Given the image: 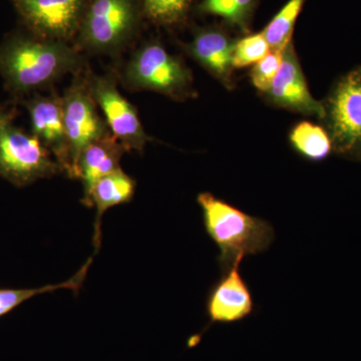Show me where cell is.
Returning a JSON list of instances; mask_svg holds the SVG:
<instances>
[{
	"mask_svg": "<svg viewBox=\"0 0 361 361\" xmlns=\"http://www.w3.org/2000/svg\"><path fill=\"white\" fill-rule=\"evenodd\" d=\"M306 0H289L268 23L262 33L271 51H283L291 44L292 35L299 13Z\"/></svg>",
	"mask_w": 361,
	"mask_h": 361,
	"instance_id": "obj_18",
	"label": "cell"
},
{
	"mask_svg": "<svg viewBox=\"0 0 361 361\" xmlns=\"http://www.w3.org/2000/svg\"><path fill=\"white\" fill-rule=\"evenodd\" d=\"M82 65V56L63 40L14 39L0 49V73L16 92L51 85Z\"/></svg>",
	"mask_w": 361,
	"mask_h": 361,
	"instance_id": "obj_2",
	"label": "cell"
},
{
	"mask_svg": "<svg viewBox=\"0 0 361 361\" xmlns=\"http://www.w3.org/2000/svg\"><path fill=\"white\" fill-rule=\"evenodd\" d=\"M235 42L218 28H206L195 35L193 42L186 49L223 84L231 87Z\"/></svg>",
	"mask_w": 361,
	"mask_h": 361,
	"instance_id": "obj_13",
	"label": "cell"
},
{
	"mask_svg": "<svg viewBox=\"0 0 361 361\" xmlns=\"http://www.w3.org/2000/svg\"><path fill=\"white\" fill-rule=\"evenodd\" d=\"M240 261L223 272L211 287L206 299V313L210 324H232L249 317L255 310V301L240 272Z\"/></svg>",
	"mask_w": 361,
	"mask_h": 361,
	"instance_id": "obj_10",
	"label": "cell"
},
{
	"mask_svg": "<svg viewBox=\"0 0 361 361\" xmlns=\"http://www.w3.org/2000/svg\"><path fill=\"white\" fill-rule=\"evenodd\" d=\"M137 23L134 0H92L78 30L87 51L113 54L127 44Z\"/></svg>",
	"mask_w": 361,
	"mask_h": 361,
	"instance_id": "obj_4",
	"label": "cell"
},
{
	"mask_svg": "<svg viewBox=\"0 0 361 361\" xmlns=\"http://www.w3.org/2000/svg\"><path fill=\"white\" fill-rule=\"evenodd\" d=\"M282 58L283 51H270L264 58L255 63L250 77L256 89L268 92L281 66Z\"/></svg>",
	"mask_w": 361,
	"mask_h": 361,
	"instance_id": "obj_22",
	"label": "cell"
},
{
	"mask_svg": "<svg viewBox=\"0 0 361 361\" xmlns=\"http://www.w3.org/2000/svg\"><path fill=\"white\" fill-rule=\"evenodd\" d=\"M87 80H77L61 97L63 123L70 147L71 179L78 178V164L82 151L92 142L110 133L108 123L99 116Z\"/></svg>",
	"mask_w": 361,
	"mask_h": 361,
	"instance_id": "obj_6",
	"label": "cell"
},
{
	"mask_svg": "<svg viewBox=\"0 0 361 361\" xmlns=\"http://www.w3.org/2000/svg\"><path fill=\"white\" fill-rule=\"evenodd\" d=\"M33 135L56 158L63 172L71 173L70 147L63 123L61 97H37L27 103Z\"/></svg>",
	"mask_w": 361,
	"mask_h": 361,
	"instance_id": "obj_12",
	"label": "cell"
},
{
	"mask_svg": "<svg viewBox=\"0 0 361 361\" xmlns=\"http://www.w3.org/2000/svg\"><path fill=\"white\" fill-rule=\"evenodd\" d=\"M87 82L94 103L103 111L111 134L128 151L142 152L151 137L145 132L137 109L118 92L115 80L92 75Z\"/></svg>",
	"mask_w": 361,
	"mask_h": 361,
	"instance_id": "obj_7",
	"label": "cell"
},
{
	"mask_svg": "<svg viewBox=\"0 0 361 361\" xmlns=\"http://www.w3.org/2000/svg\"><path fill=\"white\" fill-rule=\"evenodd\" d=\"M290 142L298 153L311 161L323 160L332 149V140L327 133L308 122L300 123L292 130Z\"/></svg>",
	"mask_w": 361,
	"mask_h": 361,
	"instance_id": "obj_17",
	"label": "cell"
},
{
	"mask_svg": "<svg viewBox=\"0 0 361 361\" xmlns=\"http://www.w3.org/2000/svg\"><path fill=\"white\" fill-rule=\"evenodd\" d=\"M197 202L207 234L219 250L217 261L223 272L247 256L267 251L274 241V228L267 220L244 212L208 192L199 194Z\"/></svg>",
	"mask_w": 361,
	"mask_h": 361,
	"instance_id": "obj_1",
	"label": "cell"
},
{
	"mask_svg": "<svg viewBox=\"0 0 361 361\" xmlns=\"http://www.w3.org/2000/svg\"><path fill=\"white\" fill-rule=\"evenodd\" d=\"M256 4L257 0H203L200 9L203 13L220 16L246 32Z\"/></svg>",
	"mask_w": 361,
	"mask_h": 361,
	"instance_id": "obj_19",
	"label": "cell"
},
{
	"mask_svg": "<svg viewBox=\"0 0 361 361\" xmlns=\"http://www.w3.org/2000/svg\"><path fill=\"white\" fill-rule=\"evenodd\" d=\"M92 261V258H90L75 276L71 277L68 281L61 282V283L45 285L39 288L0 289V317L11 312L14 308L18 307L28 299L39 295V294L51 293V292L59 290V289H71L78 293L84 283Z\"/></svg>",
	"mask_w": 361,
	"mask_h": 361,
	"instance_id": "obj_16",
	"label": "cell"
},
{
	"mask_svg": "<svg viewBox=\"0 0 361 361\" xmlns=\"http://www.w3.org/2000/svg\"><path fill=\"white\" fill-rule=\"evenodd\" d=\"M271 51L262 32L236 40L233 51V66L245 68L258 63Z\"/></svg>",
	"mask_w": 361,
	"mask_h": 361,
	"instance_id": "obj_21",
	"label": "cell"
},
{
	"mask_svg": "<svg viewBox=\"0 0 361 361\" xmlns=\"http://www.w3.org/2000/svg\"><path fill=\"white\" fill-rule=\"evenodd\" d=\"M332 145L339 153L361 146V73H348L337 85L329 104Z\"/></svg>",
	"mask_w": 361,
	"mask_h": 361,
	"instance_id": "obj_9",
	"label": "cell"
},
{
	"mask_svg": "<svg viewBox=\"0 0 361 361\" xmlns=\"http://www.w3.org/2000/svg\"><path fill=\"white\" fill-rule=\"evenodd\" d=\"M128 149L109 133L82 151L78 164V179L84 185L82 203L87 200L97 180L121 169V159Z\"/></svg>",
	"mask_w": 361,
	"mask_h": 361,
	"instance_id": "obj_14",
	"label": "cell"
},
{
	"mask_svg": "<svg viewBox=\"0 0 361 361\" xmlns=\"http://www.w3.org/2000/svg\"><path fill=\"white\" fill-rule=\"evenodd\" d=\"M135 182L126 174L122 169L104 176L97 180L89 198L84 202L87 207H96L97 215L94 223V244L97 251L101 244L102 217L111 207L122 205L132 200L135 194Z\"/></svg>",
	"mask_w": 361,
	"mask_h": 361,
	"instance_id": "obj_15",
	"label": "cell"
},
{
	"mask_svg": "<svg viewBox=\"0 0 361 361\" xmlns=\"http://www.w3.org/2000/svg\"><path fill=\"white\" fill-rule=\"evenodd\" d=\"M360 73H361V68H360Z\"/></svg>",
	"mask_w": 361,
	"mask_h": 361,
	"instance_id": "obj_23",
	"label": "cell"
},
{
	"mask_svg": "<svg viewBox=\"0 0 361 361\" xmlns=\"http://www.w3.org/2000/svg\"><path fill=\"white\" fill-rule=\"evenodd\" d=\"M193 0H144L145 13L159 25H176L184 20Z\"/></svg>",
	"mask_w": 361,
	"mask_h": 361,
	"instance_id": "obj_20",
	"label": "cell"
},
{
	"mask_svg": "<svg viewBox=\"0 0 361 361\" xmlns=\"http://www.w3.org/2000/svg\"><path fill=\"white\" fill-rule=\"evenodd\" d=\"M63 172L51 153L35 135L26 134L0 106V177L25 187Z\"/></svg>",
	"mask_w": 361,
	"mask_h": 361,
	"instance_id": "obj_3",
	"label": "cell"
},
{
	"mask_svg": "<svg viewBox=\"0 0 361 361\" xmlns=\"http://www.w3.org/2000/svg\"><path fill=\"white\" fill-rule=\"evenodd\" d=\"M268 94L275 104L284 108L318 118L326 116L324 106L311 96L292 44L283 51L281 66Z\"/></svg>",
	"mask_w": 361,
	"mask_h": 361,
	"instance_id": "obj_11",
	"label": "cell"
},
{
	"mask_svg": "<svg viewBox=\"0 0 361 361\" xmlns=\"http://www.w3.org/2000/svg\"><path fill=\"white\" fill-rule=\"evenodd\" d=\"M125 75L133 89L153 90L169 97L185 96L192 84L190 71L159 42H149L135 52Z\"/></svg>",
	"mask_w": 361,
	"mask_h": 361,
	"instance_id": "obj_5",
	"label": "cell"
},
{
	"mask_svg": "<svg viewBox=\"0 0 361 361\" xmlns=\"http://www.w3.org/2000/svg\"><path fill=\"white\" fill-rule=\"evenodd\" d=\"M23 20L47 39L66 40L80 30L87 0H14Z\"/></svg>",
	"mask_w": 361,
	"mask_h": 361,
	"instance_id": "obj_8",
	"label": "cell"
}]
</instances>
